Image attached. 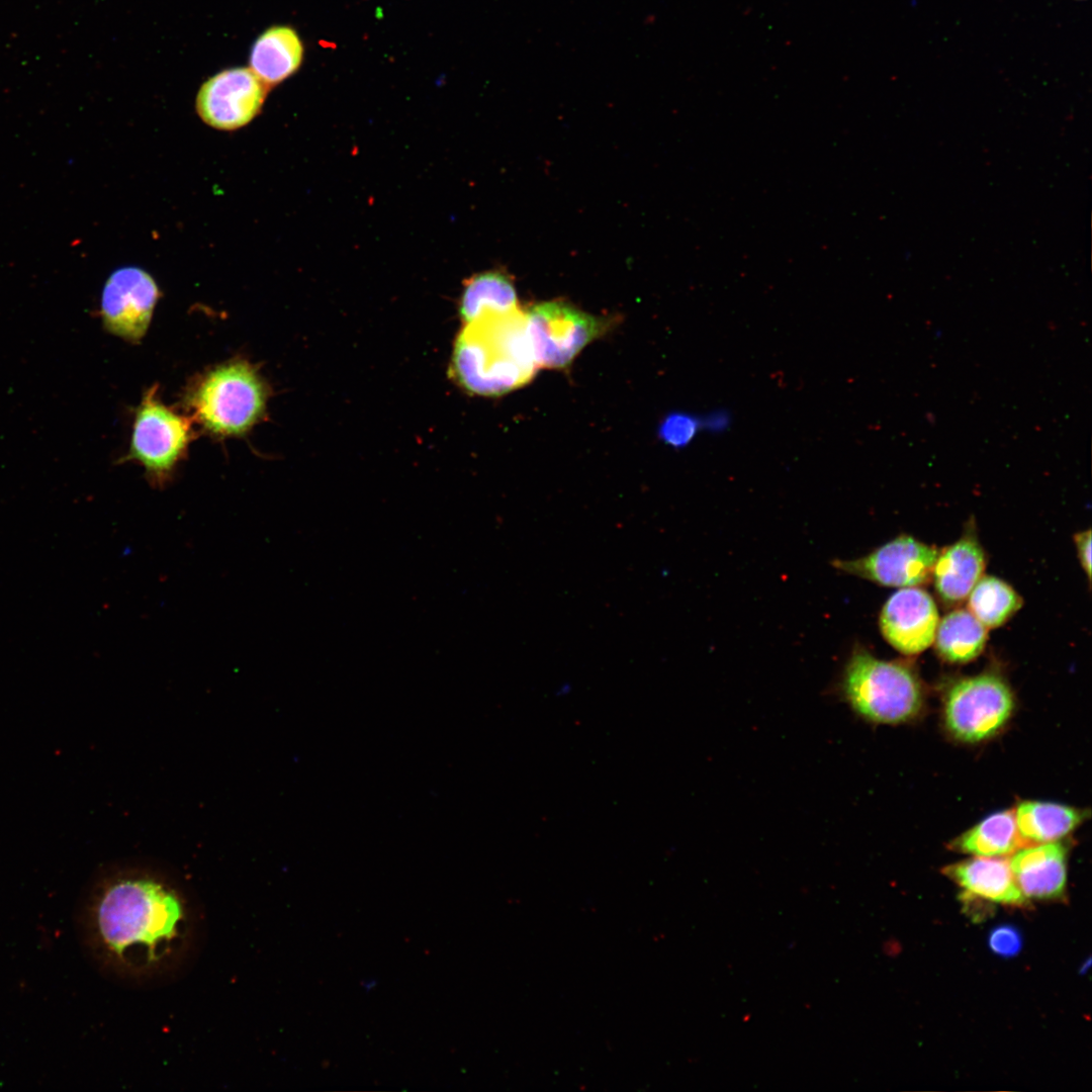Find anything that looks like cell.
Segmentation results:
<instances>
[{"label":"cell","mask_w":1092,"mask_h":1092,"mask_svg":"<svg viewBox=\"0 0 1092 1092\" xmlns=\"http://www.w3.org/2000/svg\"><path fill=\"white\" fill-rule=\"evenodd\" d=\"M539 368L526 310L519 307L463 324L453 345L449 375L470 394L500 396L528 384Z\"/></svg>","instance_id":"cell-2"},{"label":"cell","mask_w":1092,"mask_h":1092,"mask_svg":"<svg viewBox=\"0 0 1092 1092\" xmlns=\"http://www.w3.org/2000/svg\"><path fill=\"white\" fill-rule=\"evenodd\" d=\"M968 597V610L986 628L1003 625L1022 605L1021 598L1008 583L991 575L981 576Z\"/></svg>","instance_id":"cell-20"},{"label":"cell","mask_w":1092,"mask_h":1092,"mask_svg":"<svg viewBox=\"0 0 1092 1092\" xmlns=\"http://www.w3.org/2000/svg\"><path fill=\"white\" fill-rule=\"evenodd\" d=\"M267 387L245 361L216 367L196 384L189 400L196 419L219 436L241 435L263 416Z\"/></svg>","instance_id":"cell-4"},{"label":"cell","mask_w":1092,"mask_h":1092,"mask_svg":"<svg viewBox=\"0 0 1092 1092\" xmlns=\"http://www.w3.org/2000/svg\"><path fill=\"white\" fill-rule=\"evenodd\" d=\"M519 307L511 278L499 271H486L464 283L459 315L462 324H466L487 312H508Z\"/></svg>","instance_id":"cell-17"},{"label":"cell","mask_w":1092,"mask_h":1092,"mask_svg":"<svg viewBox=\"0 0 1092 1092\" xmlns=\"http://www.w3.org/2000/svg\"><path fill=\"white\" fill-rule=\"evenodd\" d=\"M1014 707L1006 681L986 672L961 678L949 687L944 698L947 730L965 742H978L996 734L1009 719Z\"/></svg>","instance_id":"cell-5"},{"label":"cell","mask_w":1092,"mask_h":1092,"mask_svg":"<svg viewBox=\"0 0 1092 1092\" xmlns=\"http://www.w3.org/2000/svg\"><path fill=\"white\" fill-rule=\"evenodd\" d=\"M156 392V386L150 388L136 411L126 459L139 461L152 482L162 485L187 448L191 425L160 402Z\"/></svg>","instance_id":"cell-7"},{"label":"cell","mask_w":1092,"mask_h":1092,"mask_svg":"<svg viewBox=\"0 0 1092 1092\" xmlns=\"http://www.w3.org/2000/svg\"><path fill=\"white\" fill-rule=\"evenodd\" d=\"M1023 845L1013 810L985 818L952 843L957 850L982 857L1008 856Z\"/></svg>","instance_id":"cell-19"},{"label":"cell","mask_w":1092,"mask_h":1092,"mask_svg":"<svg viewBox=\"0 0 1092 1092\" xmlns=\"http://www.w3.org/2000/svg\"><path fill=\"white\" fill-rule=\"evenodd\" d=\"M266 88L251 69L224 70L201 86L196 97V110L211 127L237 129L259 113Z\"/></svg>","instance_id":"cell-9"},{"label":"cell","mask_w":1092,"mask_h":1092,"mask_svg":"<svg viewBox=\"0 0 1092 1092\" xmlns=\"http://www.w3.org/2000/svg\"><path fill=\"white\" fill-rule=\"evenodd\" d=\"M987 628L969 611L954 610L939 622L934 636L938 655L947 662L966 663L984 649Z\"/></svg>","instance_id":"cell-18"},{"label":"cell","mask_w":1092,"mask_h":1092,"mask_svg":"<svg viewBox=\"0 0 1092 1092\" xmlns=\"http://www.w3.org/2000/svg\"><path fill=\"white\" fill-rule=\"evenodd\" d=\"M840 689L853 712L873 723L906 722L923 705L921 684L908 666L879 659L861 647L851 653Z\"/></svg>","instance_id":"cell-3"},{"label":"cell","mask_w":1092,"mask_h":1092,"mask_svg":"<svg viewBox=\"0 0 1092 1092\" xmlns=\"http://www.w3.org/2000/svg\"><path fill=\"white\" fill-rule=\"evenodd\" d=\"M939 622L931 596L919 586L902 587L883 606L880 627L884 638L903 654H917L934 640Z\"/></svg>","instance_id":"cell-11"},{"label":"cell","mask_w":1092,"mask_h":1092,"mask_svg":"<svg viewBox=\"0 0 1092 1092\" xmlns=\"http://www.w3.org/2000/svg\"><path fill=\"white\" fill-rule=\"evenodd\" d=\"M1026 899L1061 900L1067 889V847L1058 841L1026 844L1008 859Z\"/></svg>","instance_id":"cell-12"},{"label":"cell","mask_w":1092,"mask_h":1092,"mask_svg":"<svg viewBox=\"0 0 1092 1092\" xmlns=\"http://www.w3.org/2000/svg\"><path fill=\"white\" fill-rule=\"evenodd\" d=\"M527 328L539 367L563 369L608 323L563 301H545L526 310Z\"/></svg>","instance_id":"cell-6"},{"label":"cell","mask_w":1092,"mask_h":1092,"mask_svg":"<svg viewBox=\"0 0 1092 1092\" xmlns=\"http://www.w3.org/2000/svg\"><path fill=\"white\" fill-rule=\"evenodd\" d=\"M943 873L964 890V898L1010 906L1027 903L1016 884L1008 859L975 856L945 867Z\"/></svg>","instance_id":"cell-13"},{"label":"cell","mask_w":1092,"mask_h":1092,"mask_svg":"<svg viewBox=\"0 0 1092 1092\" xmlns=\"http://www.w3.org/2000/svg\"><path fill=\"white\" fill-rule=\"evenodd\" d=\"M159 289L153 277L138 267L115 270L101 296V315L107 331L130 342L148 330Z\"/></svg>","instance_id":"cell-10"},{"label":"cell","mask_w":1092,"mask_h":1092,"mask_svg":"<svg viewBox=\"0 0 1092 1092\" xmlns=\"http://www.w3.org/2000/svg\"><path fill=\"white\" fill-rule=\"evenodd\" d=\"M78 930L90 961L132 985L160 983L185 971L202 938V912L174 878L145 867L109 869L87 890Z\"/></svg>","instance_id":"cell-1"},{"label":"cell","mask_w":1092,"mask_h":1092,"mask_svg":"<svg viewBox=\"0 0 1092 1092\" xmlns=\"http://www.w3.org/2000/svg\"><path fill=\"white\" fill-rule=\"evenodd\" d=\"M1075 543L1078 550V556L1083 569L1086 572L1089 580L1091 577V531L1090 529L1077 533L1075 535Z\"/></svg>","instance_id":"cell-23"},{"label":"cell","mask_w":1092,"mask_h":1092,"mask_svg":"<svg viewBox=\"0 0 1092 1092\" xmlns=\"http://www.w3.org/2000/svg\"><path fill=\"white\" fill-rule=\"evenodd\" d=\"M302 55V43L292 28L273 26L253 44L250 69L266 86H273L298 69Z\"/></svg>","instance_id":"cell-15"},{"label":"cell","mask_w":1092,"mask_h":1092,"mask_svg":"<svg viewBox=\"0 0 1092 1092\" xmlns=\"http://www.w3.org/2000/svg\"><path fill=\"white\" fill-rule=\"evenodd\" d=\"M729 421L730 420L726 413L717 412L709 415L706 420H702V425L703 428H706L712 432H720L721 430L727 428Z\"/></svg>","instance_id":"cell-24"},{"label":"cell","mask_w":1092,"mask_h":1092,"mask_svg":"<svg viewBox=\"0 0 1092 1092\" xmlns=\"http://www.w3.org/2000/svg\"><path fill=\"white\" fill-rule=\"evenodd\" d=\"M938 552L911 536L902 535L863 557L834 560L832 565L885 586H920L931 578Z\"/></svg>","instance_id":"cell-8"},{"label":"cell","mask_w":1092,"mask_h":1092,"mask_svg":"<svg viewBox=\"0 0 1092 1092\" xmlns=\"http://www.w3.org/2000/svg\"><path fill=\"white\" fill-rule=\"evenodd\" d=\"M983 548L973 533L938 552L931 578L939 599L946 605L965 601L985 569Z\"/></svg>","instance_id":"cell-14"},{"label":"cell","mask_w":1092,"mask_h":1092,"mask_svg":"<svg viewBox=\"0 0 1092 1092\" xmlns=\"http://www.w3.org/2000/svg\"><path fill=\"white\" fill-rule=\"evenodd\" d=\"M1014 811L1018 833L1025 844L1058 841L1085 819V812L1049 802L1025 801Z\"/></svg>","instance_id":"cell-16"},{"label":"cell","mask_w":1092,"mask_h":1092,"mask_svg":"<svg viewBox=\"0 0 1092 1092\" xmlns=\"http://www.w3.org/2000/svg\"><path fill=\"white\" fill-rule=\"evenodd\" d=\"M703 428L702 420L687 413H671L659 427V437L672 447L687 446Z\"/></svg>","instance_id":"cell-21"},{"label":"cell","mask_w":1092,"mask_h":1092,"mask_svg":"<svg viewBox=\"0 0 1092 1092\" xmlns=\"http://www.w3.org/2000/svg\"><path fill=\"white\" fill-rule=\"evenodd\" d=\"M1023 943L1021 932L1012 924L995 926L988 935V946L993 953L1012 958L1019 953Z\"/></svg>","instance_id":"cell-22"}]
</instances>
